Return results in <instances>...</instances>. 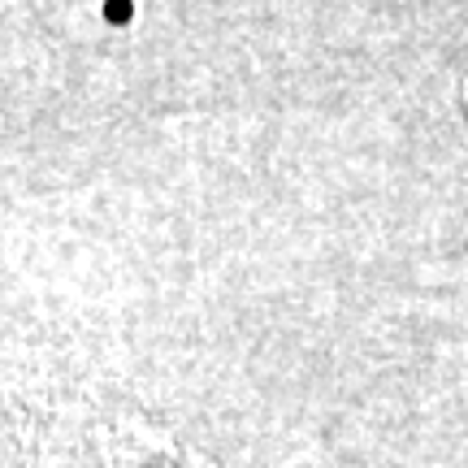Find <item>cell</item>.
<instances>
[{
	"label": "cell",
	"mask_w": 468,
	"mask_h": 468,
	"mask_svg": "<svg viewBox=\"0 0 468 468\" xmlns=\"http://www.w3.org/2000/svg\"><path fill=\"white\" fill-rule=\"evenodd\" d=\"M31 468H218L144 417L61 412L35 442Z\"/></svg>",
	"instance_id": "obj_1"
}]
</instances>
